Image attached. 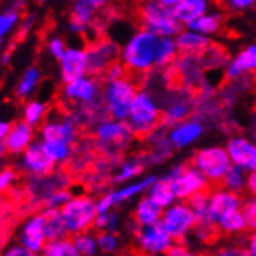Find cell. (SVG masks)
I'll use <instances>...</instances> for the list:
<instances>
[{
	"label": "cell",
	"instance_id": "obj_36",
	"mask_svg": "<svg viewBox=\"0 0 256 256\" xmlns=\"http://www.w3.org/2000/svg\"><path fill=\"white\" fill-rule=\"evenodd\" d=\"M247 177H248V174L246 171L239 170L236 166H232L227 171V174H225V177L222 178L220 186L232 191V192L242 194L247 190Z\"/></svg>",
	"mask_w": 256,
	"mask_h": 256
},
{
	"label": "cell",
	"instance_id": "obj_5",
	"mask_svg": "<svg viewBox=\"0 0 256 256\" xmlns=\"http://www.w3.org/2000/svg\"><path fill=\"white\" fill-rule=\"evenodd\" d=\"M138 19L144 30L157 34L158 38H176L182 32L180 25L162 0H149L140 5Z\"/></svg>",
	"mask_w": 256,
	"mask_h": 256
},
{
	"label": "cell",
	"instance_id": "obj_51",
	"mask_svg": "<svg viewBox=\"0 0 256 256\" xmlns=\"http://www.w3.org/2000/svg\"><path fill=\"white\" fill-rule=\"evenodd\" d=\"M123 76H124V67H123V64H116L115 62L106 72V81H114V80L123 78Z\"/></svg>",
	"mask_w": 256,
	"mask_h": 256
},
{
	"label": "cell",
	"instance_id": "obj_34",
	"mask_svg": "<svg viewBox=\"0 0 256 256\" xmlns=\"http://www.w3.org/2000/svg\"><path fill=\"white\" fill-rule=\"evenodd\" d=\"M24 122L28 123L32 128H38L44 124V120L47 116V104L42 100H28L24 104L22 110Z\"/></svg>",
	"mask_w": 256,
	"mask_h": 256
},
{
	"label": "cell",
	"instance_id": "obj_52",
	"mask_svg": "<svg viewBox=\"0 0 256 256\" xmlns=\"http://www.w3.org/2000/svg\"><path fill=\"white\" fill-rule=\"evenodd\" d=\"M10 129H11V123L4 122L2 112H0V152H4V150H5L4 144H5V140H6V135H8Z\"/></svg>",
	"mask_w": 256,
	"mask_h": 256
},
{
	"label": "cell",
	"instance_id": "obj_53",
	"mask_svg": "<svg viewBox=\"0 0 256 256\" xmlns=\"http://www.w3.org/2000/svg\"><path fill=\"white\" fill-rule=\"evenodd\" d=\"M246 191L250 194V198H256V171L248 174V177H247V190Z\"/></svg>",
	"mask_w": 256,
	"mask_h": 256
},
{
	"label": "cell",
	"instance_id": "obj_38",
	"mask_svg": "<svg viewBox=\"0 0 256 256\" xmlns=\"http://www.w3.org/2000/svg\"><path fill=\"white\" fill-rule=\"evenodd\" d=\"M40 256H81L74 247L73 240L70 238L59 239V240H50L42 250Z\"/></svg>",
	"mask_w": 256,
	"mask_h": 256
},
{
	"label": "cell",
	"instance_id": "obj_32",
	"mask_svg": "<svg viewBox=\"0 0 256 256\" xmlns=\"http://www.w3.org/2000/svg\"><path fill=\"white\" fill-rule=\"evenodd\" d=\"M163 120L171 126L182 123L185 120H188L191 114V102L185 98H177L170 101L163 109Z\"/></svg>",
	"mask_w": 256,
	"mask_h": 256
},
{
	"label": "cell",
	"instance_id": "obj_58",
	"mask_svg": "<svg viewBox=\"0 0 256 256\" xmlns=\"http://www.w3.org/2000/svg\"><path fill=\"white\" fill-rule=\"evenodd\" d=\"M252 118H253V124L256 126V110L253 112V116H252Z\"/></svg>",
	"mask_w": 256,
	"mask_h": 256
},
{
	"label": "cell",
	"instance_id": "obj_15",
	"mask_svg": "<svg viewBox=\"0 0 256 256\" xmlns=\"http://www.w3.org/2000/svg\"><path fill=\"white\" fill-rule=\"evenodd\" d=\"M62 95L66 100L80 104V106H92V104L100 102L102 96V87L96 78L87 74L81 80L66 84L62 87Z\"/></svg>",
	"mask_w": 256,
	"mask_h": 256
},
{
	"label": "cell",
	"instance_id": "obj_13",
	"mask_svg": "<svg viewBox=\"0 0 256 256\" xmlns=\"http://www.w3.org/2000/svg\"><path fill=\"white\" fill-rule=\"evenodd\" d=\"M232 164L247 174L256 171V142L246 135H233L225 144Z\"/></svg>",
	"mask_w": 256,
	"mask_h": 256
},
{
	"label": "cell",
	"instance_id": "obj_56",
	"mask_svg": "<svg viewBox=\"0 0 256 256\" xmlns=\"http://www.w3.org/2000/svg\"><path fill=\"white\" fill-rule=\"evenodd\" d=\"M19 250H20V244H16V246L10 247L2 256H19Z\"/></svg>",
	"mask_w": 256,
	"mask_h": 256
},
{
	"label": "cell",
	"instance_id": "obj_3",
	"mask_svg": "<svg viewBox=\"0 0 256 256\" xmlns=\"http://www.w3.org/2000/svg\"><path fill=\"white\" fill-rule=\"evenodd\" d=\"M59 212H61L67 234L76 236L94 228L95 219L98 216L96 199L87 194H76Z\"/></svg>",
	"mask_w": 256,
	"mask_h": 256
},
{
	"label": "cell",
	"instance_id": "obj_47",
	"mask_svg": "<svg viewBox=\"0 0 256 256\" xmlns=\"http://www.w3.org/2000/svg\"><path fill=\"white\" fill-rule=\"evenodd\" d=\"M16 180V171L11 168L0 170V192H4L11 188V185Z\"/></svg>",
	"mask_w": 256,
	"mask_h": 256
},
{
	"label": "cell",
	"instance_id": "obj_17",
	"mask_svg": "<svg viewBox=\"0 0 256 256\" xmlns=\"http://www.w3.org/2000/svg\"><path fill=\"white\" fill-rule=\"evenodd\" d=\"M18 166L22 172L32 176L34 178H40V177H48L54 171L56 164L45 156L44 149L40 146V142H34L19 157Z\"/></svg>",
	"mask_w": 256,
	"mask_h": 256
},
{
	"label": "cell",
	"instance_id": "obj_31",
	"mask_svg": "<svg viewBox=\"0 0 256 256\" xmlns=\"http://www.w3.org/2000/svg\"><path fill=\"white\" fill-rule=\"evenodd\" d=\"M178 48L174 38H160L156 53V67L157 68H170L177 62Z\"/></svg>",
	"mask_w": 256,
	"mask_h": 256
},
{
	"label": "cell",
	"instance_id": "obj_41",
	"mask_svg": "<svg viewBox=\"0 0 256 256\" xmlns=\"http://www.w3.org/2000/svg\"><path fill=\"white\" fill-rule=\"evenodd\" d=\"M20 20V11L18 8H5L0 11V39H4Z\"/></svg>",
	"mask_w": 256,
	"mask_h": 256
},
{
	"label": "cell",
	"instance_id": "obj_40",
	"mask_svg": "<svg viewBox=\"0 0 256 256\" xmlns=\"http://www.w3.org/2000/svg\"><path fill=\"white\" fill-rule=\"evenodd\" d=\"M190 208L192 210V213L198 218L199 225H210L208 220V191L200 192L198 196H194L188 200Z\"/></svg>",
	"mask_w": 256,
	"mask_h": 256
},
{
	"label": "cell",
	"instance_id": "obj_37",
	"mask_svg": "<svg viewBox=\"0 0 256 256\" xmlns=\"http://www.w3.org/2000/svg\"><path fill=\"white\" fill-rule=\"evenodd\" d=\"M216 228L224 233V234H239L244 233L247 230V224H246V218L242 214V212H234L230 213L225 218H222L219 220V224L216 225Z\"/></svg>",
	"mask_w": 256,
	"mask_h": 256
},
{
	"label": "cell",
	"instance_id": "obj_23",
	"mask_svg": "<svg viewBox=\"0 0 256 256\" xmlns=\"http://www.w3.org/2000/svg\"><path fill=\"white\" fill-rule=\"evenodd\" d=\"M34 143V128L24 120L12 123L5 140V150L11 156H22L25 150Z\"/></svg>",
	"mask_w": 256,
	"mask_h": 256
},
{
	"label": "cell",
	"instance_id": "obj_48",
	"mask_svg": "<svg viewBox=\"0 0 256 256\" xmlns=\"http://www.w3.org/2000/svg\"><path fill=\"white\" fill-rule=\"evenodd\" d=\"M216 256H250L246 247L240 246H225L219 248Z\"/></svg>",
	"mask_w": 256,
	"mask_h": 256
},
{
	"label": "cell",
	"instance_id": "obj_57",
	"mask_svg": "<svg viewBox=\"0 0 256 256\" xmlns=\"http://www.w3.org/2000/svg\"><path fill=\"white\" fill-rule=\"evenodd\" d=\"M10 61H11V53H10V52L4 53V54H2V58H0V62H2L4 66H8V64H10Z\"/></svg>",
	"mask_w": 256,
	"mask_h": 256
},
{
	"label": "cell",
	"instance_id": "obj_30",
	"mask_svg": "<svg viewBox=\"0 0 256 256\" xmlns=\"http://www.w3.org/2000/svg\"><path fill=\"white\" fill-rule=\"evenodd\" d=\"M42 214L45 218V234H47L48 242L50 240H59V239H66L67 230L64 227V222L61 218V212L54 208H44Z\"/></svg>",
	"mask_w": 256,
	"mask_h": 256
},
{
	"label": "cell",
	"instance_id": "obj_45",
	"mask_svg": "<svg viewBox=\"0 0 256 256\" xmlns=\"http://www.w3.org/2000/svg\"><path fill=\"white\" fill-rule=\"evenodd\" d=\"M244 218H246V224H247V230H250L252 233L256 232V198H248L244 200L242 208H240Z\"/></svg>",
	"mask_w": 256,
	"mask_h": 256
},
{
	"label": "cell",
	"instance_id": "obj_50",
	"mask_svg": "<svg viewBox=\"0 0 256 256\" xmlns=\"http://www.w3.org/2000/svg\"><path fill=\"white\" fill-rule=\"evenodd\" d=\"M192 252L185 242H174L172 247L166 252L164 256H191Z\"/></svg>",
	"mask_w": 256,
	"mask_h": 256
},
{
	"label": "cell",
	"instance_id": "obj_25",
	"mask_svg": "<svg viewBox=\"0 0 256 256\" xmlns=\"http://www.w3.org/2000/svg\"><path fill=\"white\" fill-rule=\"evenodd\" d=\"M176 44L178 53H182L184 56H198L204 54L210 47H212V39L192 32L190 28L182 30L176 38Z\"/></svg>",
	"mask_w": 256,
	"mask_h": 256
},
{
	"label": "cell",
	"instance_id": "obj_8",
	"mask_svg": "<svg viewBox=\"0 0 256 256\" xmlns=\"http://www.w3.org/2000/svg\"><path fill=\"white\" fill-rule=\"evenodd\" d=\"M160 225L174 239V242H185V239L192 234L199 222L188 202H176L170 208L163 210Z\"/></svg>",
	"mask_w": 256,
	"mask_h": 256
},
{
	"label": "cell",
	"instance_id": "obj_46",
	"mask_svg": "<svg viewBox=\"0 0 256 256\" xmlns=\"http://www.w3.org/2000/svg\"><path fill=\"white\" fill-rule=\"evenodd\" d=\"M67 45H66V42H64V39L62 38H59V36H53V38H50L48 39V42H47V52L54 58V59H61L62 56H64V53L67 52Z\"/></svg>",
	"mask_w": 256,
	"mask_h": 256
},
{
	"label": "cell",
	"instance_id": "obj_29",
	"mask_svg": "<svg viewBox=\"0 0 256 256\" xmlns=\"http://www.w3.org/2000/svg\"><path fill=\"white\" fill-rule=\"evenodd\" d=\"M222 24H224V16L222 12L219 11H212L210 10L208 12H205L204 16H200L198 20H194L190 26V30L192 32L199 33V34H204L206 38L213 36V34H218L222 28Z\"/></svg>",
	"mask_w": 256,
	"mask_h": 256
},
{
	"label": "cell",
	"instance_id": "obj_26",
	"mask_svg": "<svg viewBox=\"0 0 256 256\" xmlns=\"http://www.w3.org/2000/svg\"><path fill=\"white\" fill-rule=\"evenodd\" d=\"M162 216H163V210L152 199H149L146 194L138 199L132 212L134 222L138 228L152 227V225L160 224Z\"/></svg>",
	"mask_w": 256,
	"mask_h": 256
},
{
	"label": "cell",
	"instance_id": "obj_22",
	"mask_svg": "<svg viewBox=\"0 0 256 256\" xmlns=\"http://www.w3.org/2000/svg\"><path fill=\"white\" fill-rule=\"evenodd\" d=\"M253 73H256V44H248L227 62L225 78L234 81Z\"/></svg>",
	"mask_w": 256,
	"mask_h": 256
},
{
	"label": "cell",
	"instance_id": "obj_60",
	"mask_svg": "<svg viewBox=\"0 0 256 256\" xmlns=\"http://www.w3.org/2000/svg\"><path fill=\"white\" fill-rule=\"evenodd\" d=\"M191 256H200V254H196V253H192V254H191Z\"/></svg>",
	"mask_w": 256,
	"mask_h": 256
},
{
	"label": "cell",
	"instance_id": "obj_14",
	"mask_svg": "<svg viewBox=\"0 0 256 256\" xmlns=\"http://www.w3.org/2000/svg\"><path fill=\"white\" fill-rule=\"evenodd\" d=\"M88 74V52L82 47H68L59 59V78L66 84Z\"/></svg>",
	"mask_w": 256,
	"mask_h": 256
},
{
	"label": "cell",
	"instance_id": "obj_44",
	"mask_svg": "<svg viewBox=\"0 0 256 256\" xmlns=\"http://www.w3.org/2000/svg\"><path fill=\"white\" fill-rule=\"evenodd\" d=\"M98 239V248L100 252L106 253V254H112L118 250L120 247V239L116 236V233H109V232H102L96 234Z\"/></svg>",
	"mask_w": 256,
	"mask_h": 256
},
{
	"label": "cell",
	"instance_id": "obj_20",
	"mask_svg": "<svg viewBox=\"0 0 256 256\" xmlns=\"http://www.w3.org/2000/svg\"><path fill=\"white\" fill-rule=\"evenodd\" d=\"M106 5L102 0H78L72 5L68 32L73 34H84L88 25L94 22L95 14L100 8Z\"/></svg>",
	"mask_w": 256,
	"mask_h": 256
},
{
	"label": "cell",
	"instance_id": "obj_28",
	"mask_svg": "<svg viewBox=\"0 0 256 256\" xmlns=\"http://www.w3.org/2000/svg\"><path fill=\"white\" fill-rule=\"evenodd\" d=\"M146 163L142 157H129L124 162L120 163V166L115 172V184H130L134 180H138V177L143 174Z\"/></svg>",
	"mask_w": 256,
	"mask_h": 256
},
{
	"label": "cell",
	"instance_id": "obj_10",
	"mask_svg": "<svg viewBox=\"0 0 256 256\" xmlns=\"http://www.w3.org/2000/svg\"><path fill=\"white\" fill-rule=\"evenodd\" d=\"M244 199L240 194L232 192L222 186H216L208 191V220L210 225H216L222 218H225L230 213L239 212L242 208Z\"/></svg>",
	"mask_w": 256,
	"mask_h": 256
},
{
	"label": "cell",
	"instance_id": "obj_27",
	"mask_svg": "<svg viewBox=\"0 0 256 256\" xmlns=\"http://www.w3.org/2000/svg\"><path fill=\"white\" fill-rule=\"evenodd\" d=\"M146 196L149 199H152L162 210H166V208H170L171 205H174L177 202L172 185H171L170 178L166 176L157 177L156 182L150 185V188L148 190Z\"/></svg>",
	"mask_w": 256,
	"mask_h": 256
},
{
	"label": "cell",
	"instance_id": "obj_59",
	"mask_svg": "<svg viewBox=\"0 0 256 256\" xmlns=\"http://www.w3.org/2000/svg\"><path fill=\"white\" fill-rule=\"evenodd\" d=\"M2 45H4V39H0V50H2Z\"/></svg>",
	"mask_w": 256,
	"mask_h": 256
},
{
	"label": "cell",
	"instance_id": "obj_11",
	"mask_svg": "<svg viewBox=\"0 0 256 256\" xmlns=\"http://www.w3.org/2000/svg\"><path fill=\"white\" fill-rule=\"evenodd\" d=\"M95 138L101 146L123 149L132 142V132L126 122H118L114 118L100 120L95 126Z\"/></svg>",
	"mask_w": 256,
	"mask_h": 256
},
{
	"label": "cell",
	"instance_id": "obj_18",
	"mask_svg": "<svg viewBox=\"0 0 256 256\" xmlns=\"http://www.w3.org/2000/svg\"><path fill=\"white\" fill-rule=\"evenodd\" d=\"M205 134V126L198 118H188L168 129L166 138L176 149H186L198 143Z\"/></svg>",
	"mask_w": 256,
	"mask_h": 256
},
{
	"label": "cell",
	"instance_id": "obj_21",
	"mask_svg": "<svg viewBox=\"0 0 256 256\" xmlns=\"http://www.w3.org/2000/svg\"><path fill=\"white\" fill-rule=\"evenodd\" d=\"M88 52V74H100L106 73L110 66L115 64L116 58H120L122 50L114 42H98L92 47L87 48Z\"/></svg>",
	"mask_w": 256,
	"mask_h": 256
},
{
	"label": "cell",
	"instance_id": "obj_12",
	"mask_svg": "<svg viewBox=\"0 0 256 256\" xmlns=\"http://www.w3.org/2000/svg\"><path fill=\"white\" fill-rule=\"evenodd\" d=\"M138 250L146 256H160L166 254V252L172 247L174 239L164 232L160 224L152 227L138 228L135 234Z\"/></svg>",
	"mask_w": 256,
	"mask_h": 256
},
{
	"label": "cell",
	"instance_id": "obj_19",
	"mask_svg": "<svg viewBox=\"0 0 256 256\" xmlns=\"http://www.w3.org/2000/svg\"><path fill=\"white\" fill-rule=\"evenodd\" d=\"M47 242L48 239L45 234V218L40 212L24 222L19 233V244L30 252L40 254Z\"/></svg>",
	"mask_w": 256,
	"mask_h": 256
},
{
	"label": "cell",
	"instance_id": "obj_49",
	"mask_svg": "<svg viewBox=\"0 0 256 256\" xmlns=\"http://www.w3.org/2000/svg\"><path fill=\"white\" fill-rule=\"evenodd\" d=\"M254 5H256V2H253V0H228V2H227L228 10H232V11H234V12H244V11H248V10H252Z\"/></svg>",
	"mask_w": 256,
	"mask_h": 256
},
{
	"label": "cell",
	"instance_id": "obj_1",
	"mask_svg": "<svg viewBox=\"0 0 256 256\" xmlns=\"http://www.w3.org/2000/svg\"><path fill=\"white\" fill-rule=\"evenodd\" d=\"M160 38L144 28L134 32L122 47V64L130 73H148L156 68V53Z\"/></svg>",
	"mask_w": 256,
	"mask_h": 256
},
{
	"label": "cell",
	"instance_id": "obj_24",
	"mask_svg": "<svg viewBox=\"0 0 256 256\" xmlns=\"http://www.w3.org/2000/svg\"><path fill=\"white\" fill-rule=\"evenodd\" d=\"M208 11V0H176L174 5L171 6L174 19L182 26H190L194 20H198Z\"/></svg>",
	"mask_w": 256,
	"mask_h": 256
},
{
	"label": "cell",
	"instance_id": "obj_54",
	"mask_svg": "<svg viewBox=\"0 0 256 256\" xmlns=\"http://www.w3.org/2000/svg\"><path fill=\"white\" fill-rule=\"evenodd\" d=\"M246 248H247V252H248L250 256H256V232L250 233V236L247 238Z\"/></svg>",
	"mask_w": 256,
	"mask_h": 256
},
{
	"label": "cell",
	"instance_id": "obj_4",
	"mask_svg": "<svg viewBox=\"0 0 256 256\" xmlns=\"http://www.w3.org/2000/svg\"><path fill=\"white\" fill-rule=\"evenodd\" d=\"M137 94V84L128 76L106 81L102 87V102L104 109L109 114V118L118 120V122H126Z\"/></svg>",
	"mask_w": 256,
	"mask_h": 256
},
{
	"label": "cell",
	"instance_id": "obj_33",
	"mask_svg": "<svg viewBox=\"0 0 256 256\" xmlns=\"http://www.w3.org/2000/svg\"><path fill=\"white\" fill-rule=\"evenodd\" d=\"M39 82H40V70L34 66L28 67L16 86V96L20 100H28L36 92Z\"/></svg>",
	"mask_w": 256,
	"mask_h": 256
},
{
	"label": "cell",
	"instance_id": "obj_61",
	"mask_svg": "<svg viewBox=\"0 0 256 256\" xmlns=\"http://www.w3.org/2000/svg\"><path fill=\"white\" fill-rule=\"evenodd\" d=\"M2 154H4V152H0V160H2Z\"/></svg>",
	"mask_w": 256,
	"mask_h": 256
},
{
	"label": "cell",
	"instance_id": "obj_7",
	"mask_svg": "<svg viewBox=\"0 0 256 256\" xmlns=\"http://www.w3.org/2000/svg\"><path fill=\"white\" fill-rule=\"evenodd\" d=\"M164 176L170 178L177 202H188L194 196L210 191L212 185L192 164H176Z\"/></svg>",
	"mask_w": 256,
	"mask_h": 256
},
{
	"label": "cell",
	"instance_id": "obj_16",
	"mask_svg": "<svg viewBox=\"0 0 256 256\" xmlns=\"http://www.w3.org/2000/svg\"><path fill=\"white\" fill-rule=\"evenodd\" d=\"M40 142H66L73 144L78 137L76 122L72 116H48L39 130Z\"/></svg>",
	"mask_w": 256,
	"mask_h": 256
},
{
	"label": "cell",
	"instance_id": "obj_9",
	"mask_svg": "<svg viewBox=\"0 0 256 256\" xmlns=\"http://www.w3.org/2000/svg\"><path fill=\"white\" fill-rule=\"evenodd\" d=\"M156 180H157V176L149 174V176H144L138 180H134V182H130V184H124V185L118 186L115 190L104 192L102 196H100V198L96 199L98 214L114 212V208H116L118 205L126 204L135 198H138V196H142V194H146L148 190L150 188V185H152Z\"/></svg>",
	"mask_w": 256,
	"mask_h": 256
},
{
	"label": "cell",
	"instance_id": "obj_43",
	"mask_svg": "<svg viewBox=\"0 0 256 256\" xmlns=\"http://www.w3.org/2000/svg\"><path fill=\"white\" fill-rule=\"evenodd\" d=\"M73 198V194L62 188V190H56L52 194H48L47 198L44 199V205L45 208H54V210H61L70 199Z\"/></svg>",
	"mask_w": 256,
	"mask_h": 256
},
{
	"label": "cell",
	"instance_id": "obj_6",
	"mask_svg": "<svg viewBox=\"0 0 256 256\" xmlns=\"http://www.w3.org/2000/svg\"><path fill=\"white\" fill-rule=\"evenodd\" d=\"M192 166L200 171L210 184H220L227 171L233 166L225 146L210 144L198 149L191 160Z\"/></svg>",
	"mask_w": 256,
	"mask_h": 256
},
{
	"label": "cell",
	"instance_id": "obj_39",
	"mask_svg": "<svg viewBox=\"0 0 256 256\" xmlns=\"http://www.w3.org/2000/svg\"><path fill=\"white\" fill-rule=\"evenodd\" d=\"M72 240L81 256H95L100 252L96 234H94L92 232L80 233L76 236H73Z\"/></svg>",
	"mask_w": 256,
	"mask_h": 256
},
{
	"label": "cell",
	"instance_id": "obj_35",
	"mask_svg": "<svg viewBox=\"0 0 256 256\" xmlns=\"http://www.w3.org/2000/svg\"><path fill=\"white\" fill-rule=\"evenodd\" d=\"M40 146L54 164H62L70 160L73 154V144H68L66 142H40Z\"/></svg>",
	"mask_w": 256,
	"mask_h": 256
},
{
	"label": "cell",
	"instance_id": "obj_2",
	"mask_svg": "<svg viewBox=\"0 0 256 256\" xmlns=\"http://www.w3.org/2000/svg\"><path fill=\"white\" fill-rule=\"evenodd\" d=\"M163 120V110L157 100L146 90H138L135 96L126 123L135 137H148L157 130V126Z\"/></svg>",
	"mask_w": 256,
	"mask_h": 256
},
{
	"label": "cell",
	"instance_id": "obj_42",
	"mask_svg": "<svg viewBox=\"0 0 256 256\" xmlns=\"http://www.w3.org/2000/svg\"><path fill=\"white\" fill-rule=\"evenodd\" d=\"M118 227H120V218H118V214L115 212L98 214L96 219H95V224H94V228L98 233H102V232L116 233Z\"/></svg>",
	"mask_w": 256,
	"mask_h": 256
},
{
	"label": "cell",
	"instance_id": "obj_55",
	"mask_svg": "<svg viewBox=\"0 0 256 256\" xmlns=\"http://www.w3.org/2000/svg\"><path fill=\"white\" fill-rule=\"evenodd\" d=\"M34 20H36V14L34 12H28L26 16L22 19V30H24V32H28V30L34 25Z\"/></svg>",
	"mask_w": 256,
	"mask_h": 256
}]
</instances>
